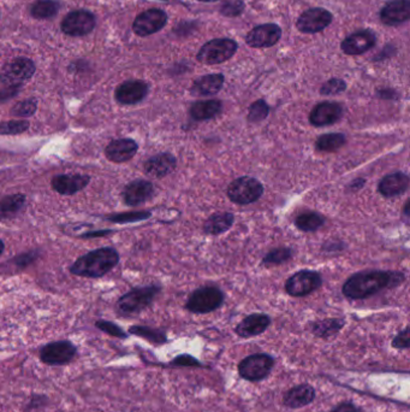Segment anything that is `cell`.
I'll return each mask as SVG.
<instances>
[{"label":"cell","instance_id":"6da1fadb","mask_svg":"<svg viewBox=\"0 0 410 412\" xmlns=\"http://www.w3.org/2000/svg\"><path fill=\"white\" fill-rule=\"evenodd\" d=\"M404 280L402 271H360L343 283L342 293L350 300L367 299L387 288L397 287Z\"/></svg>","mask_w":410,"mask_h":412},{"label":"cell","instance_id":"7a4b0ae2","mask_svg":"<svg viewBox=\"0 0 410 412\" xmlns=\"http://www.w3.org/2000/svg\"><path fill=\"white\" fill-rule=\"evenodd\" d=\"M118 263V252L111 247H104L79 257L71 266L70 271L74 275L84 277H101L116 267Z\"/></svg>","mask_w":410,"mask_h":412},{"label":"cell","instance_id":"3957f363","mask_svg":"<svg viewBox=\"0 0 410 412\" xmlns=\"http://www.w3.org/2000/svg\"><path fill=\"white\" fill-rule=\"evenodd\" d=\"M264 186L259 180L252 176H241L228 186L226 196L233 204H253L264 194Z\"/></svg>","mask_w":410,"mask_h":412},{"label":"cell","instance_id":"277c9868","mask_svg":"<svg viewBox=\"0 0 410 412\" xmlns=\"http://www.w3.org/2000/svg\"><path fill=\"white\" fill-rule=\"evenodd\" d=\"M223 291L216 286H206L198 288L191 293L186 303V308L189 313H210L216 311L223 305Z\"/></svg>","mask_w":410,"mask_h":412},{"label":"cell","instance_id":"5b68a950","mask_svg":"<svg viewBox=\"0 0 410 412\" xmlns=\"http://www.w3.org/2000/svg\"><path fill=\"white\" fill-rule=\"evenodd\" d=\"M160 289L162 288L154 285L135 288L133 291L128 292L124 296H120V299L117 303V308L120 310V313L124 315L141 313L142 310H145L152 304V301L158 296Z\"/></svg>","mask_w":410,"mask_h":412},{"label":"cell","instance_id":"8992f818","mask_svg":"<svg viewBox=\"0 0 410 412\" xmlns=\"http://www.w3.org/2000/svg\"><path fill=\"white\" fill-rule=\"evenodd\" d=\"M237 42L232 39H213L206 42L196 54V59L203 64L214 65L226 62L236 54Z\"/></svg>","mask_w":410,"mask_h":412},{"label":"cell","instance_id":"52a82bcc","mask_svg":"<svg viewBox=\"0 0 410 412\" xmlns=\"http://www.w3.org/2000/svg\"><path fill=\"white\" fill-rule=\"evenodd\" d=\"M35 73L33 61L25 57H18L8 62L0 71V82L5 87H21L22 85L32 79Z\"/></svg>","mask_w":410,"mask_h":412},{"label":"cell","instance_id":"ba28073f","mask_svg":"<svg viewBox=\"0 0 410 412\" xmlns=\"http://www.w3.org/2000/svg\"><path fill=\"white\" fill-rule=\"evenodd\" d=\"M274 366V358L267 354H255L245 357L238 364V373L242 379L250 382H259L266 379Z\"/></svg>","mask_w":410,"mask_h":412},{"label":"cell","instance_id":"9c48e42d","mask_svg":"<svg viewBox=\"0 0 410 412\" xmlns=\"http://www.w3.org/2000/svg\"><path fill=\"white\" fill-rule=\"evenodd\" d=\"M323 286V277L318 271L300 270L286 280V291L289 296H306Z\"/></svg>","mask_w":410,"mask_h":412},{"label":"cell","instance_id":"30bf717a","mask_svg":"<svg viewBox=\"0 0 410 412\" xmlns=\"http://www.w3.org/2000/svg\"><path fill=\"white\" fill-rule=\"evenodd\" d=\"M96 16L86 10L72 11L62 21L63 33L69 37H84L96 28Z\"/></svg>","mask_w":410,"mask_h":412},{"label":"cell","instance_id":"8fae6325","mask_svg":"<svg viewBox=\"0 0 410 412\" xmlns=\"http://www.w3.org/2000/svg\"><path fill=\"white\" fill-rule=\"evenodd\" d=\"M167 23V15L160 8H149L140 13L133 23L134 33L139 37H149L162 30Z\"/></svg>","mask_w":410,"mask_h":412},{"label":"cell","instance_id":"7c38bea8","mask_svg":"<svg viewBox=\"0 0 410 412\" xmlns=\"http://www.w3.org/2000/svg\"><path fill=\"white\" fill-rule=\"evenodd\" d=\"M333 16L323 8H308L298 17L296 27L301 33L315 34L328 28L331 25Z\"/></svg>","mask_w":410,"mask_h":412},{"label":"cell","instance_id":"4fadbf2b","mask_svg":"<svg viewBox=\"0 0 410 412\" xmlns=\"http://www.w3.org/2000/svg\"><path fill=\"white\" fill-rule=\"evenodd\" d=\"M76 347L70 342H56L47 344L40 351V358L49 366H63L71 362L76 356Z\"/></svg>","mask_w":410,"mask_h":412},{"label":"cell","instance_id":"5bb4252c","mask_svg":"<svg viewBox=\"0 0 410 412\" xmlns=\"http://www.w3.org/2000/svg\"><path fill=\"white\" fill-rule=\"evenodd\" d=\"M282 38L281 27L274 23L255 27L245 37V42L254 49H265L276 45Z\"/></svg>","mask_w":410,"mask_h":412},{"label":"cell","instance_id":"9a60e30c","mask_svg":"<svg viewBox=\"0 0 410 412\" xmlns=\"http://www.w3.org/2000/svg\"><path fill=\"white\" fill-rule=\"evenodd\" d=\"M344 108L338 103L332 101H323L315 105L309 115V122L314 127H328L335 125L343 117Z\"/></svg>","mask_w":410,"mask_h":412},{"label":"cell","instance_id":"2e32d148","mask_svg":"<svg viewBox=\"0 0 410 412\" xmlns=\"http://www.w3.org/2000/svg\"><path fill=\"white\" fill-rule=\"evenodd\" d=\"M149 86L141 80H130L120 85L115 92L118 103L123 105H134L145 99L148 94Z\"/></svg>","mask_w":410,"mask_h":412},{"label":"cell","instance_id":"e0dca14e","mask_svg":"<svg viewBox=\"0 0 410 412\" xmlns=\"http://www.w3.org/2000/svg\"><path fill=\"white\" fill-rule=\"evenodd\" d=\"M376 42L377 37L372 30H360L344 39L340 44V49L348 56H359L371 50L376 46Z\"/></svg>","mask_w":410,"mask_h":412},{"label":"cell","instance_id":"ac0fdd59","mask_svg":"<svg viewBox=\"0 0 410 412\" xmlns=\"http://www.w3.org/2000/svg\"><path fill=\"white\" fill-rule=\"evenodd\" d=\"M380 21L389 27H397L410 17V0H391L381 8Z\"/></svg>","mask_w":410,"mask_h":412},{"label":"cell","instance_id":"d6986e66","mask_svg":"<svg viewBox=\"0 0 410 412\" xmlns=\"http://www.w3.org/2000/svg\"><path fill=\"white\" fill-rule=\"evenodd\" d=\"M409 188V176L402 171H396L384 176L378 183V192L385 198L402 196Z\"/></svg>","mask_w":410,"mask_h":412},{"label":"cell","instance_id":"ffe728a7","mask_svg":"<svg viewBox=\"0 0 410 412\" xmlns=\"http://www.w3.org/2000/svg\"><path fill=\"white\" fill-rule=\"evenodd\" d=\"M176 167H177V159L174 154H167V152L155 154L153 157H150L143 166L146 174L155 179H162L165 176L170 175Z\"/></svg>","mask_w":410,"mask_h":412},{"label":"cell","instance_id":"44dd1931","mask_svg":"<svg viewBox=\"0 0 410 412\" xmlns=\"http://www.w3.org/2000/svg\"><path fill=\"white\" fill-rule=\"evenodd\" d=\"M154 194L153 183L146 180H136L129 183L123 191V199L129 206H139L150 199Z\"/></svg>","mask_w":410,"mask_h":412},{"label":"cell","instance_id":"7402d4cb","mask_svg":"<svg viewBox=\"0 0 410 412\" xmlns=\"http://www.w3.org/2000/svg\"><path fill=\"white\" fill-rule=\"evenodd\" d=\"M271 325V318L265 313H252L241 320L235 328V333L241 337H257L266 332Z\"/></svg>","mask_w":410,"mask_h":412},{"label":"cell","instance_id":"603a6c76","mask_svg":"<svg viewBox=\"0 0 410 412\" xmlns=\"http://www.w3.org/2000/svg\"><path fill=\"white\" fill-rule=\"evenodd\" d=\"M91 179L87 175L69 174V175L54 176L51 185L54 191L62 196H72L77 192L82 191L87 186Z\"/></svg>","mask_w":410,"mask_h":412},{"label":"cell","instance_id":"cb8c5ba5","mask_svg":"<svg viewBox=\"0 0 410 412\" xmlns=\"http://www.w3.org/2000/svg\"><path fill=\"white\" fill-rule=\"evenodd\" d=\"M137 149L139 146L133 139H117L108 144L105 154L111 162L123 163L133 158Z\"/></svg>","mask_w":410,"mask_h":412},{"label":"cell","instance_id":"d4e9b609","mask_svg":"<svg viewBox=\"0 0 410 412\" xmlns=\"http://www.w3.org/2000/svg\"><path fill=\"white\" fill-rule=\"evenodd\" d=\"M315 398V389L308 383L298 385L286 392L283 397V404L286 408H301L311 404Z\"/></svg>","mask_w":410,"mask_h":412},{"label":"cell","instance_id":"484cf974","mask_svg":"<svg viewBox=\"0 0 410 412\" xmlns=\"http://www.w3.org/2000/svg\"><path fill=\"white\" fill-rule=\"evenodd\" d=\"M224 81H225V77H224L223 74H210V75L201 76L199 79L195 80L194 84L191 86V96H214L223 88Z\"/></svg>","mask_w":410,"mask_h":412},{"label":"cell","instance_id":"4316f807","mask_svg":"<svg viewBox=\"0 0 410 412\" xmlns=\"http://www.w3.org/2000/svg\"><path fill=\"white\" fill-rule=\"evenodd\" d=\"M223 110V103L218 99L196 101L189 108V115L194 121L203 122L216 118Z\"/></svg>","mask_w":410,"mask_h":412},{"label":"cell","instance_id":"83f0119b","mask_svg":"<svg viewBox=\"0 0 410 412\" xmlns=\"http://www.w3.org/2000/svg\"><path fill=\"white\" fill-rule=\"evenodd\" d=\"M235 223V216L231 213H213L203 223V233L207 235H220L228 232Z\"/></svg>","mask_w":410,"mask_h":412},{"label":"cell","instance_id":"f1b7e54d","mask_svg":"<svg viewBox=\"0 0 410 412\" xmlns=\"http://www.w3.org/2000/svg\"><path fill=\"white\" fill-rule=\"evenodd\" d=\"M344 320L342 318H326V320H316L309 325L311 333L315 337L321 339L335 337L340 333L344 327Z\"/></svg>","mask_w":410,"mask_h":412},{"label":"cell","instance_id":"f546056e","mask_svg":"<svg viewBox=\"0 0 410 412\" xmlns=\"http://www.w3.org/2000/svg\"><path fill=\"white\" fill-rule=\"evenodd\" d=\"M25 204L23 194H13L0 200V220H8L21 213Z\"/></svg>","mask_w":410,"mask_h":412},{"label":"cell","instance_id":"4dcf8cb0","mask_svg":"<svg viewBox=\"0 0 410 412\" xmlns=\"http://www.w3.org/2000/svg\"><path fill=\"white\" fill-rule=\"evenodd\" d=\"M325 217L314 211H307L296 217L295 225L305 233H313L325 225Z\"/></svg>","mask_w":410,"mask_h":412},{"label":"cell","instance_id":"1f68e13d","mask_svg":"<svg viewBox=\"0 0 410 412\" xmlns=\"http://www.w3.org/2000/svg\"><path fill=\"white\" fill-rule=\"evenodd\" d=\"M345 142L347 137L343 133L323 134L316 139L315 147L323 152H335L342 149Z\"/></svg>","mask_w":410,"mask_h":412},{"label":"cell","instance_id":"d6a6232c","mask_svg":"<svg viewBox=\"0 0 410 412\" xmlns=\"http://www.w3.org/2000/svg\"><path fill=\"white\" fill-rule=\"evenodd\" d=\"M59 11V3L54 0H37L32 8L30 13L37 20H50L53 18Z\"/></svg>","mask_w":410,"mask_h":412},{"label":"cell","instance_id":"836d02e7","mask_svg":"<svg viewBox=\"0 0 410 412\" xmlns=\"http://www.w3.org/2000/svg\"><path fill=\"white\" fill-rule=\"evenodd\" d=\"M293 256H294V251L290 247H278L269 251V254H266L261 263L266 267L281 266L283 263L289 262L293 258Z\"/></svg>","mask_w":410,"mask_h":412},{"label":"cell","instance_id":"e575fe53","mask_svg":"<svg viewBox=\"0 0 410 412\" xmlns=\"http://www.w3.org/2000/svg\"><path fill=\"white\" fill-rule=\"evenodd\" d=\"M129 332L134 335H137V337H143L146 340L153 342V344H157V345H162L167 342L165 333H162V330H158V329L149 328V327H143V325H134Z\"/></svg>","mask_w":410,"mask_h":412},{"label":"cell","instance_id":"d590c367","mask_svg":"<svg viewBox=\"0 0 410 412\" xmlns=\"http://www.w3.org/2000/svg\"><path fill=\"white\" fill-rule=\"evenodd\" d=\"M269 113V106L264 99H259L254 101L253 104L249 106L248 121L252 123L262 122L267 118Z\"/></svg>","mask_w":410,"mask_h":412},{"label":"cell","instance_id":"8d00e7d4","mask_svg":"<svg viewBox=\"0 0 410 412\" xmlns=\"http://www.w3.org/2000/svg\"><path fill=\"white\" fill-rule=\"evenodd\" d=\"M152 216L149 211H133V213H118L108 217V220L116 223H132V222L143 221Z\"/></svg>","mask_w":410,"mask_h":412},{"label":"cell","instance_id":"74e56055","mask_svg":"<svg viewBox=\"0 0 410 412\" xmlns=\"http://www.w3.org/2000/svg\"><path fill=\"white\" fill-rule=\"evenodd\" d=\"M37 108V99H25L23 101L17 103L13 108H11V115L15 117H30L33 116Z\"/></svg>","mask_w":410,"mask_h":412},{"label":"cell","instance_id":"f35d334b","mask_svg":"<svg viewBox=\"0 0 410 412\" xmlns=\"http://www.w3.org/2000/svg\"><path fill=\"white\" fill-rule=\"evenodd\" d=\"M30 128V122L18 120V121L1 122L0 123V135H16L25 133Z\"/></svg>","mask_w":410,"mask_h":412},{"label":"cell","instance_id":"ab89813d","mask_svg":"<svg viewBox=\"0 0 410 412\" xmlns=\"http://www.w3.org/2000/svg\"><path fill=\"white\" fill-rule=\"evenodd\" d=\"M345 89H347L345 81L335 77V79L328 80V82H325L321 86V88H320V94L321 96H337V94L343 93Z\"/></svg>","mask_w":410,"mask_h":412},{"label":"cell","instance_id":"60d3db41","mask_svg":"<svg viewBox=\"0 0 410 412\" xmlns=\"http://www.w3.org/2000/svg\"><path fill=\"white\" fill-rule=\"evenodd\" d=\"M245 10V3L241 0H231L226 1L220 8V13L226 17L240 16L241 13Z\"/></svg>","mask_w":410,"mask_h":412},{"label":"cell","instance_id":"b9f144b4","mask_svg":"<svg viewBox=\"0 0 410 412\" xmlns=\"http://www.w3.org/2000/svg\"><path fill=\"white\" fill-rule=\"evenodd\" d=\"M96 327L103 330L105 333H108V335L115 337H120V339H125L127 337V333H125L123 329H120L118 325L112 323V322H108V320H98L96 323Z\"/></svg>","mask_w":410,"mask_h":412},{"label":"cell","instance_id":"7bdbcfd3","mask_svg":"<svg viewBox=\"0 0 410 412\" xmlns=\"http://www.w3.org/2000/svg\"><path fill=\"white\" fill-rule=\"evenodd\" d=\"M409 346V328L406 327V328L401 330V332L394 337V340H392V347L397 349V350H408Z\"/></svg>","mask_w":410,"mask_h":412},{"label":"cell","instance_id":"ee69618b","mask_svg":"<svg viewBox=\"0 0 410 412\" xmlns=\"http://www.w3.org/2000/svg\"><path fill=\"white\" fill-rule=\"evenodd\" d=\"M172 364L176 366H200V362L195 359L191 354H182L172 361Z\"/></svg>","mask_w":410,"mask_h":412},{"label":"cell","instance_id":"f6af8a7d","mask_svg":"<svg viewBox=\"0 0 410 412\" xmlns=\"http://www.w3.org/2000/svg\"><path fill=\"white\" fill-rule=\"evenodd\" d=\"M344 249H345V244L342 242H335V240H330V242H326L321 246V251L326 252V254L342 252Z\"/></svg>","mask_w":410,"mask_h":412},{"label":"cell","instance_id":"bcb514c9","mask_svg":"<svg viewBox=\"0 0 410 412\" xmlns=\"http://www.w3.org/2000/svg\"><path fill=\"white\" fill-rule=\"evenodd\" d=\"M331 412H359L357 406L352 404V401H343L337 405Z\"/></svg>","mask_w":410,"mask_h":412},{"label":"cell","instance_id":"7dc6e473","mask_svg":"<svg viewBox=\"0 0 410 412\" xmlns=\"http://www.w3.org/2000/svg\"><path fill=\"white\" fill-rule=\"evenodd\" d=\"M20 91V87H5L3 91L0 92V100L1 101H6V100L16 96Z\"/></svg>","mask_w":410,"mask_h":412},{"label":"cell","instance_id":"c3c4849f","mask_svg":"<svg viewBox=\"0 0 410 412\" xmlns=\"http://www.w3.org/2000/svg\"><path fill=\"white\" fill-rule=\"evenodd\" d=\"M365 185L366 180L364 179V177H359V179H355L354 181H352V182L349 183L348 192H350V193H357V192L362 189Z\"/></svg>","mask_w":410,"mask_h":412},{"label":"cell","instance_id":"681fc988","mask_svg":"<svg viewBox=\"0 0 410 412\" xmlns=\"http://www.w3.org/2000/svg\"><path fill=\"white\" fill-rule=\"evenodd\" d=\"M378 96L383 99H397L398 94L394 89H380L377 92Z\"/></svg>","mask_w":410,"mask_h":412},{"label":"cell","instance_id":"f907efd6","mask_svg":"<svg viewBox=\"0 0 410 412\" xmlns=\"http://www.w3.org/2000/svg\"><path fill=\"white\" fill-rule=\"evenodd\" d=\"M111 233V230H104V232H96V233L86 234V237H103L105 234Z\"/></svg>","mask_w":410,"mask_h":412},{"label":"cell","instance_id":"816d5d0a","mask_svg":"<svg viewBox=\"0 0 410 412\" xmlns=\"http://www.w3.org/2000/svg\"><path fill=\"white\" fill-rule=\"evenodd\" d=\"M409 208V200H406V205H404V208H403V216H404L406 220H408L410 217Z\"/></svg>","mask_w":410,"mask_h":412},{"label":"cell","instance_id":"f5cc1de1","mask_svg":"<svg viewBox=\"0 0 410 412\" xmlns=\"http://www.w3.org/2000/svg\"><path fill=\"white\" fill-rule=\"evenodd\" d=\"M3 252H4V242L0 240V254H3Z\"/></svg>","mask_w":410,"mask_h":412},{"label":"cell","instance_id":"db71d44e","mask_svg":"<svg viewBox=\"0 0 410 412\" xmlns=\"http://www.w3.org/2000/svg\"><path fill=\"white\" fill-rule=\"evenodd\" d=\"M199 1H217V0H199Z\"/></svg>","mask_w":410,"mask_h":412}]
</instances>
